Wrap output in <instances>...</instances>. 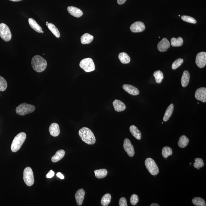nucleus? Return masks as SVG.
<instances>
[{"instance_id":"ea45409f","label":"nucleus","mask_w":206,"mask_h":206,"mask_svg":"<svg viewBox=\"0 0 206 206\" xmlns=\"http://www.w3.org/2000/svg\"><path fill=\"white\" fill-rule=\"evenodd\" d=\"M55 175V172L53 171L52 170H51L49 171L48 173L46 175V177L47 178H50L53 177Z\"/></svg>"},{"instance_id":"2eb2a0df","label":"nucleus","mask_w":206,"mask_h":206,"mask_svg":"<svg viewBox=\"0 0 206 206\" xmlns=\"http://www.w3.org/2000/svg\"><path fill=\"white\" fill-rule=\"evenodd\" d=\"M85 195V193L84 189H81L77 190L75 195L77 205L81 206L82 205Z\"/></svg>"},{"instance_id":"4468645a","label":"nucleus","mask_w":206,"mask_h":206,"mask_svg":"<svg viewBox=\"0 0 206 206\" xmlns=\"http://www.w3.org/2000/svg\"><path fill=\"white\" fill-rule=\"evenodd\" d=\"M123 88L126 92L133 96H137L140 94V91L137 88L129 84H124Z\"/></svg>"},{"instance_id":"423d86ee","label":"nucleus","mask_w":206,"mask_h":206,"mask_svg":"<svg viewBox=\"0 0 206 206\" xmlns=\"http://www.w3.org/2000/svg\"><path fill=\"white\" fill-rule=\"evenodd\" d=\"M80 66L86 72L94 71L95 69L94 61L92 59L90 58H86L81 61Z\"/></svg>"},{"instance_id":"4be33fe9","label":"nucleus","mask_w":206,"mask_h":206,"mask_svg":"<svg viewBox=\"0 0 206 206\" xmlns=\"http://www.w3.org/2000/svg\"><path fill=\"white\" fill-rule=\"evenodd\" d=\"M174 108V105L172 103L167 108L165 112L164 116L163 118V121L165 122L168 121L171 117L173 113Z\"/></svg>"},{"instance_id":"09e8293b","label":"nucleus","mask_w":206,"mask_h":206,"mask_svg":"<svg viewBox=\"0 0 206 206\" xmlns=\"http://www.w3.org/2000/svg\"><path fill=\"white\" fill-rule=\"evenodd\" d=\"M45 54H43V55H45Z\"/></svg>"},{"instance_id":"0eeeda50","label":"nucleus","mask_w":206,"mask_h":206,"mask_svg":"<svg viewBox=\"0 0 206 206\" xmlns=\"http://www.w3.org/2000/svg\"><path fill=\"white\" fill-rule=\"evenodd\" d=\"M24 182L29 186H31L34 183V179L33 172L31 168L26 167L24 170Z\"/></svg>"},{"instance_id":"5701e85b","label":"nucleus","mask_w":206,"mask_h":206,"mask_svg":"<svg viewBox=\"0 0 206 206\" xmlns=\"http://www.w3.org/2000/svg\"><path fill=\"white\" fill-rule=\"evenodd\" d=\"M65 155V151L63 150H60L57 151L55 154L52 156V161L53 162L55 163L60 161L64 157Z\"/></svg>"},{"instance_id":"dca6fc26","label":"nucleus","mask_w":206,"mask_h":206,"mask_svg":"<svg viewBox=\"0 0 206 206\" xmlns=\"http://www.w3.org/2000/svg\"><path fill=\"white\" fill-rule=\"evenodd\" d=\"M67 10L69 13L73 17L80 18L83 15V12L80 9L73 6L68 7Z\"/></svg>"},{"instance_id":"72a5a7b5","label":"nucleus","mask_w":206,"mask_h":206,"mask_svg":"<svg viewBox=\"0 0 206 206\" xmlns=\"http://www.w3.org/2000/svg\"><path fill=\"white\" fill-rule=\"evenodd\" d=\"M8 87L7 81L1 76H0V91H4Z\"/></svg>"},{"instance_id":"a19ab883","label":"nucleus","mask_w":206,"mask_h":206,"mask_svg":"<svg viewBox=\"0 0 206 206\" xmlns=\"http://www.w3.org/2000/svg\"><path fill=\"white\" fill-rule=\"evenodd\" d=\"M57 176L58 177H59L61 179H64V177L61 172H58L57 174Z\"/></svg>"},{"instance_id":"393cba45","label":"nucleus","mask_w":206,"mask_h":206,"mask_svg":"<svg viewBox=\"0 0 206 206\" xmlns=\"http://www.w3.org/2000/svg\"><path fill=\"white\" fill-rule=\"evenodd\" d=\"M189 139L186 135H182L179 138L178 142V145L180 148H184L187 146L189 143Z\"/></svg>"},{"instance_id":"aec40b11","label":"nucleus","mask_w":206,"mask_h":206,"mask_svg":"<svg viewBox=\"0 0 206 206\" xmlns=\"http://www.w3.org/2000/svg\"><path fill=\"white\" fill-rule=\"evenodd\" d=\"M190 77V74L189 71L185 70L183 72L181 80V84L183 87H186L189 84Z\"/></svg>"},{"instance_id":"ddd939ff","label":"nucleus","mask_w":206,"mask_h":206,"mask_svg":"<svg viewBox=\"0 0 206 206\" xmlns=\"http://www.w3.org/2000/svg\"><path fill=\"white\" fill-rule=\"evenodd\" d=\"M170 44L166 38H163L158 44L157 48L160 52H166L170 47Z\"/></svg>"},{"instance_id":"2f4dec72","label":"nucleus","mask_w":206,"mask_h":206,"mask_svg":"<svg viewBox=\"0 0 206 206\" xmlns=\"http://www.w3.org/2000/svg\"><path fill=\"white\" fill-rule=\"evenodd\" d=\"M192 202L195 205L198 206H205L206 203L203 198L197 197L193 199Z\"/></svg>"},{"instance_id":"39448f33","label":"nucleus","mask_w":206,"mask_h":206,"mask_svg":"<svg viewBox=\"0 0 206 206\" xmlns=\"http://www.w3.org/2000/svg\"><path fill=\"white\" fill-rule=\"evenodd\" d=\"M145 164L147 170L152 175L155 176L159 173V168L156 162L152 158H147L145 162Z\"/></svg>"},{"instance_id":"f8f14e48","label":"nucleus","mask_w":206,"mask_h":206,"mask_svg":"<svg viewBox=\"0 0 206 206\" xmlns=\"http://www.w3.org/2000/svg\"><path fill=\"white\" fill-rule=\"evenodd\" d=\"M145 29V24L141 22L133 23L130 26V30L133 33H140L143 31Z\"/></svg>"},{"instance_id":"7c9ffc66","label":"nucleus","mask_w":206,"mask_h":206,"mask_svg":"<svg viewBox=\"0 0 206 206\" xmlns=\"http://www.w3.org/2000/svg\"><path fill=\"white\" fill-rule=\"evenodd\" d=\"M111 195L109 193L104 195L101 200V205L103 206H108L111 200Z\"/></svg>"},{"instance_id":"b1692460","label":"nucleus","mask_w":206,"mask_h":206,"mask_svg":"<svg viewBox=\"0 0 206 206\" xmlns=\"http://www.w3.org/2000/svg\"><path fill=\"white\" fill-rule=\"evenodd\" d=\"M94 40V37L89 33H86L81 37V43L83 45L91 43Z\"/></svg>"},{"instance_id":"f3484780","label":"nucleus","mask_w":206,"mask_h":206,"mask_svg":"<svg viewBox=\"0 0 206 206\" xmlns=\"http://www.w3.org/2000/svg\"><path fill=\"white\" fill-rule=\"evenodd\" d=\"M49 131L51 135L54 137H57L60 133V130L59 124L56 123H52L49 128Z\"/></svg>"},{"instance_id":"cd10ccee","label":"nucleus","mask_w":206,"mask_h":206,"mask_svg":"<svg viewBox=\"0 0 206 206\" xmlns=\"http://www.w3.org/2000/svg\"><path fill=\"white\" fill-rule=\"evenodd\" d=\"M119 58L121 62L123 64H128L131 61L129 56L125 52H122L119 54Z\"/></svg>"},{"instance_id":"e433bc0d","label":"nucleus","mask_w":206,"mask_h":206,"mask_svg":"<svg viewBox=\"0 0 206 206\" xmlns=\"http://www.w3.org/2000/svg\"><path fill=\"white\" fill-rule=\"evenodd\" d=\"M184 62V60L182 59H178L176 60L172 65V70H176Z\"/></svg>"},{"instance_id":"c85d7f7f","label":"nucleus","mask_w":206,"mask_h":206,"mask_svg":"<svg viewBox=\"0 0 206 206\" xmlns=\"http://www.w3.org/2000/svg\"><path fill=\"white\" fill-rule=\"evenodd\" d=\"M171 45L173 47H180L183 44V40L181 37L178 38L177 39L172 38L171 40Z\"/></svg>"},{"instance_id":"f257e3e1","label":"nucleus","mask_w":206,"mask_h":206,"mask_svg":"<svg viewBox=\"0 0 206 206\" xmlns=\"http://www.w3.org/2000/svg\"><path fill=\"white\" fill-rule=\"evenodd\" d=\"M79 135L82 140L87 144L93 145L96 143V139L94 133L88 128H81L79 130Z\"/></svg>"},{"instance_id":"37998d69","label":"nucleus","mask_w":206,"mask_h":206,"mask_svg":"<svg viewBox=\"0 0 206 206\" xmlns=\"http://www.w3.org/2000/svg\"><path fill=\"white\" fill-rule=\"evenodd\" d=\"M151 206H159L158 204L156 203H153L150 205Z\"/></svg>"},{"instance_id":"412c9836","label":"nucleus","mask_w":206,"mask_h":206,"mask_svg":"<svg viewBox=\"0 0 206 206\" xmlns=\"http://www.w3.org/2000/svg\"><path fill=\"white\" fill-rule=\"evenodd\" d=\"M129 130L130 133L137 140H140L141 139V133L136 126L135 125H131L130 127Z\"/></svg>"},{"instance_id":"c9c22d12","label":"nucleus","mask_w":206,"mask_h":206,"mask_svg":"<svg viewBox=\"0 0 206 206\" xmlns=\"http://www.w3.org/2000/svg\"><path fill=\"white\" fill-rule=\"evenodd\" d=\"M181 19L183 21L191 24H196L197 21L193 18L189 16L183 15L181 17Z\"/></svg>"},{"instance_id":"1a4fd4ad","label":"nucleus","mask_w":206,"mask_h":206,"mask_svg":"<svg viewBox=\"0 0 206 206\" xmlns=\"http://www.w3.org/2000/svg\"><path fill=\"white\" fill-rule=\"evenodd\" d=\"M195 63L200 68H203L206 65V53L202 52L199 53L196 56Z\"/></svg>"},{"instance_id":"f03ea898","label":"nucleus","mask_w":206,"mask_h":206,"mask_svg":"<svg viewBox=\"0 0 206 206\" xmlns=\"http://www.w3.org/2000/svg\"><path fill=\"white\" fill-rule=\"evenodd\" d=\"M31 66L34 71L40 73L45 71L46 68L47 62L43 57L36 55L32 59Z\"/></svg>"},{"instance_id":"c756f323","label":"nucleus","mask_w":206,"mask_h":206,"mask_svg":"<svg viewBox=\"0 0 206 206\" xmlns=\"http://www.w3.org/2000/svg\"><path fill=\"white\" fill-rule=\"evenodd\" d=\"M155 78L156 83L158 84L161 83L164 78L162 72L160 70H157L154 72L153 74Z\"/></svg>"},{"instance_id":"4c0bfd02","label":"nucleus","mask_w":206,"mask_h":206,"mask_svg":"<svg viewBox=\"0 0 206 206\" xmlns=\"http://www.w3.org/2000/svg\"><path fill=\"white\" fill-rule=\"evenodd\" d=\"M139 198L136 194H134L132 195L130 198V202L132 205H135L138 203Z\"/></svg>"},{"instance_id":"c03bdc74","label":"nucleus","mask_w":206,"mask_h":206,"mask_svg":"<svg viewBox=\"0 0 206 206\" xmlns=\"http://www.w3.org/2000/svg\"><path fill=\"white\" fill-rule=\"evenodd\" d=\"M9 1L13 2H18L22 1V0H9Z\"/></svg>"},{"instance_id":"bb28decb","label":"nucleus","mask_w":206,"mask_h":206,"mask_svg":"<svg viewBox=\"0 0 206 206\" xmlns=\"http://www.w3.org/2000/svg\"><path fill=\"white\" fill-rule=\"evenodd\" d=\"M47 27L51 31L52 34L56 37V38H59L60 37L61 34L59 30L57 27L55 26L54 24L51 23H49L47 24Z\"/></svg>"},{"instance_id":"20e7f679","label":"nucleus","mask_w":206,"mask_h":206,"mask_svg":"<svg viewBox=\"0 0 206 206\" xmlns=\"http://www.w3.org/2000/svg\"><path fill=\"white\" fill-rule=\"evenodd\" d=\"M35 110V107L34 105L24 103L20 104L17 107L16 112L19 115L24 116L26 114L32 113Z\"/></svg>"},{"instance_id":"79ce46f5","label":"nucleus","mask_w":206,"mask_h":206,"mask_svg":"<svg viewBox=\"0 0 206 206\" xmlns=\"http://www.w3.org/2000/svg\"><path fill=\"white\" fill-rule=\"evenodd\" d=\"M126 0H117L118 4L119 5H122L126 2Z\"/></svg>"},{"instance_id":"a211bd4d","label":"nucleus","mask_w":206,"mask_h":206,"mask_svg":"<svg viewBox=\"0 0 206 206\" xmlns=\"http://www.w3.org/2000/svg\"><path fill=\"white\" fill-rule=\"evenodd\" d=\"M113 105L114 110L117 112L123 111L126 108V106L125 104L120 100L115 99L113 102Z\"/></svg>"},{"instance_id":"49530a36","label":"nucleus","mask_w":206,"mask_h":206,"mask_svg":"<svg viewBox=\"0 0 206 206\" xmlns=\"http://www.w3.org/2000/svg\"><path fill=\"white\" fill-rule=\"evenodd\" d=\"M197 169H198V170H199V169H200V168H197Z\"/></svg>"},{"instance_id":"a878e982","label":"nucleus","mask_w":206,"mask_h":206,"mask_svg":"<svg viewBox=\"0 0 206 206\" xmlns=\"http://www.w3.org/2000/svg\"><path fill=\"white\" fill-rule=\"evenodd\" d=\"M95 176L98 179H103L106 177L108 172L105 169H100L94 171Z\"/></svg>"},{"instance_id":"9d476101","label":"nucleus","mask_w":206,"mask_h":206,"mask_svg":"<svg viewBox=\"0 0 206 206\" xmlns=\"http://www.w3.org/2000/svg\"><path fill=\"white\" fill-rule=\"evenodd\" d=\"M123 148L124 151L127 153L128 156L130 157H133L134 156L135 154L134 148L129 139L126 138L124 140Z\"/></svg>"},{"instance_id":"473e14b6","label":"nucleus","mask_w":206,"mask_h":206,"mask_svg":"<svg viewBox=\"0 0 206 206\" xmlns=\"http://www.w3.org/2000/svg\"><path fill=\"white\" fill-rule=\"evenodd\" d=\"M172 154V150L170 147L166 146V147L163 148L162 152V155L164 158H167L169 156H171Z\"/></svg>"},{"instance_id":"a18cd8bd","label":"nucleus","mask_w":206,"mask_h":206,"mask_svg":"<svg viewBox=\"0 0 206 206\" xmlns=\"http://www.w3.org/2000/svg\"><path fill=\"white\" fill-rule=\"evenodd\" d=\"M49 24V22H46V25L47 26V24Z\"/></svg>"},{"instance_id":"7ed1b4c3","label":"nucleus","mask_w":206,"mask_h":206,"mask_svg":"<svg viewBox=\"0 0 206 206\" xmlns=\"http://www.w3.org/2000/svg\"><path fill=\"white\" fill-rule=\"evenodd\" d=\"M26 135L24 132H21L18 134L12 141L11 149L12 152H17L21 148L26 139Z\"/></svg>"},{"instance_id":"de8ad7c7","label":"nucleus","mask_w":206,"mask_h":206,"mask_svg":"<svg viewBox=\"0 0 206 206\" xmlns=\"http://www.w3.org/2000/svg\"><path fill=\"white\" fill-rule=\"evenodd\" d=\"M199 103L198 102V104H199Z\"/></svg>"},{"instance_id":"6ab92c4d","label":"nucleus","mask_w":206,"mask_h":206,"mask_svg":"<svg viewBox=\"0 0 206 206\" xmlns=\"http://www.w3.org/2000/svg\"><path fill=\"white\" fill-rule=\"evenodd\" d=\"M29 25L31 26L32 29H34L37 32L39 33H44L41 26L36 22V21L34 19L32 18H29Z\"/></svg>"},{"instance_id":"58836bf2","label":"nucleus","mask_w":206,"mask_h":206,"mask_svg":"<svg viewBox=\"0 0 206 206\" xmlns=\"http://www.w3.org/2000/svg\"><path fill=\"white\" fill-rule=\"evenodd\" d=\"M119 206H127V202L126 198H120L119 202Z\"/></svg>"},{"instance_id":"6e6552de","label":"nucleus","mask_w":206,"mask_h":206,"mask_svg":"<svg viewBox=\"0 0 206 206\" xmlns=\"http://www.w3.org/2000/svg\"><path fill=\"white\" fill-rule=\"evenodd\" d=\"M0 37L5 41L8 42L11 39L12 34L9 28L6 24H0Z\"/></svg>"},{"instance_id":"f704fd0d","label":"nucleus","mask_w":206,"mask_h":206,"mask_svg":"<svg viewBox=\"0 0 206 206\" xmlns=\"http://www.w3.org/2000/svg\"><path fill=\"white\" fill-rule=\"evenodd\" d=\"M195 163H193V166L195 168H202L204 166V164L203 159L200 158H196L195 159Z\"/></svg>"},{"instance_id":"9b49d317","label":"nucleus","mask_w":206,"mask_h":206,"mask_svg":"<svg viewBox=\"0 0 206 206\" xmlns=\"http://www.w3.org/2000/svg\"><path fill=\"white\" fill-rule=\"evenodd\" d=\"M195 96L197 100L205 103L206 102V88L200 87L195 92Z\"/></svg>"}]
</instances>
